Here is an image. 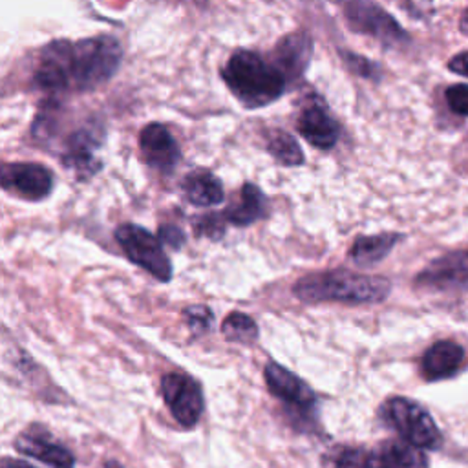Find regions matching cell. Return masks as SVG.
<instances>
[{
	"mask_svg": "<svg viewBox=\"0 0 468 468\" xmlns=\"http://www.w3.org/2000/svg\"><path fill=\"white\" fill-rule=\"evenodd\" d=\"M121 58V44L112 35L55 40L42 49L33 84L48 93L95 90L115 75Z\"/></svg>",
	"mask_w": 468,
	"mask_h": 468,
	"instance_id": "1",
	"label": "cell"
},
{
	"mask_svg": "<svg viewBox=\"0 0 468 468\" xmlns=\"http://www.w3.org/2000/svg\"><path fill=\"white\" fill-rule=\"evenodd\" d=\"M221 79L245 108L267 106L287 88V77L274 60L252 49H236L223 64Z\"/></svg>",
	"mask_w": 468,
	"mask_h": 468,
	"instance_id": "2",
	"label": "cell"
},
{
	"mask_svg": "<svg viewBox=\"0 0 468 468\" xmlns=\"http://www.w3.org/2000/svg\"><path fill=\"white\" fill-rule=\"evenodd\" d=\"M389 291V280L351 272L347 269L311 272L292 285V294L303 303H378L388 298Z\"/></svg>",
	"mask_w": 468,
	"mask_h": 468,
	"instance_id": "3",
	"label": "cell"
},
{
	"mask_svg": "<svg viewBox=\"0 0 468 468\" xmlns=\"http://www.w3.org/2000/svg\"><path fill=\"white\" fill-rule=\"evenodd\" d=\"M327 461L333 468H428L426 453L399 439L384 441L371 450L340 446Z\"/></svg>",
	"mask_w": 468,
	"mask_h": 468,
	"instance_id": "4",
	"label": "cell"
},
{
	"mask_svg": "<svg viewBox=\"0 0 468 468\" xmlns=\"http://www.w3.org/2000/svg\"><path fill=\"white\" fill-rule=\"evenodd\" d=\"M378 415L402 441L419 450H439L442 444L441 430L431 415L411 399L391 397L380 406Z\"/></svg>",
	"mask_w": 468,
	"mask_h": 468,
	"instance_id": "5",
	"label": "cell"
},
{
	"mask_svg": "<svg viewBox=\"0 0 468 468\" xmlns=\"http://www.w3.org/2000/svg\"><path fill=\"white\" fill-rule=\"evenodd\" d=\"M115 239L126 258L137 267L144 269L155 280L168 282L172 278L174 269L157 234H152L135 223H122L115 229Z\"/></svg>",
	"mask_w": 468,
	"mask_h": 468,
	"instance_id": "6",
	"label": "cell"
},
{
	"mask_svg": "<svg viewBox=\"0 0 468 468\" xmlns=\"http://www.w3.org/2000/svg\"><path fill=\"white\" fill-rule=\"evenodd\" d=\"M263 375L269 391L283 404L294 424L302 422L309 426L314 422L318 399L309 384L276 362H269Z\"/></svg>",
	"mask_w": 468,
	"mask_h": 468,
	"instance_id": "7",
	"label": "cell"
},
{
	"mask_svg": "<svg viewBox=\"0 0 468 468\" xmlns=\"http://www.w3.org/2000/svg\"><path fill=\"white\" fill-rule=\"evenodd\" d=\"M161 393L172 417L183 428H194L201 419L205 399L201 384L181 371H170L161 378Z\"/></svg>",
	"mask_w": 468,
	"mask_h": 468,
	"instance_id": "8",
	"label": "cell"
},
{
	"mask_svg": "<svg viewBox=\"0 0 468 468\" xmlns=\"http://www.w3.org/2000/svg\"><path fill=\"white\" fill-rule=\"evenodd\" d=\"M344 18L355 33L369 35L384 42L386 46H395L410 40L400 24L378 4L347 2L344 4Z\"/></svg>",
	"mask_w": 468,
	"mask_h": 468,
	"instance_id": "9",
	"label": "cell"
},
{
	"mask_svg": "<svg viewBox=\"0 0 468 468\" xmlns=\"http://www.w3.org/2000/svg\"><path fill=\"white\" fill-rule=\"evenodd\" d=\"M53 172L40 163H4L2 188L26 201H42L53 190Z\"/></svg>",
	"mask_w": 468,
	"mask_h": 468,
	"instance_id": "10",
	"label": "cell"
},
{
	"mask_svg": "<svg viewBox=\"0 0 468 468\" xmlns=\"http://www.w3.org/2000/svg\"><path fill=\"white\" fill-rule=\"evenodd\" d=\"M101 128L82 126L71 132L64 141V150L60 154L62 165L71 170L77 179L84 181L101 170V161L95 152L101 146Z\"/></svg>",
	"mask_w": 468,
	"mask_h": 468,
	"instance_id": "11",
	"label": "cell"
},
{
	"mask_svg": "<svg viewBox=\"0 0 468 468\" xmlns=\"http://www.w3.org/2000/svg\"><path fill=\"white\" fill-rule=\"evenodd\" d=\"M415 285L431 291L468 289V250L448 252L415 276Z\"/></svg>",
	"mask_w": 468,
	"mask_h": 468,
	"instance_id": "12",
	"label": "cell"
},
{
	"mask_svg": "<svg viewBox=\"0 0 468 468\" xmlns=\"http://www.w3.org/2000/svg\"><path fill=\"white\" fill-rule=\"evenodd\" d=\"M296 130L318 150H331L340 137V124L320 99L309 101L302 106L296 119Z\"/></svg>",
	"mask_w": 468,
	"mask_h": 468,
	"instance_id": "13",
	"label": "cell"
},
{
	"mask_svg": "<svg viewBox=\"0 0 468 468\" xmlns=\"http://www.w3.org/2000/svg\"><path fill=\"white\" fill-rule=\"evenodd\" d=\"M139 150L144 163L163 174H170L181 159L177 141L161 122H150L141 130Z\"/></svg>",
	"mask_w": 468,
	"mask_h": 468,
	"instance_id": "14",
	"label": "cell"
},
{
	"mask_svg": "<svg viewBox=\"0 0 468 468\" xmlns=\"http://www.w3.org/2000/svg\"><path fill=\"white\" fill-rule=\"evenodd\" d=\"M15 448L20 453L38 459L51 468H75V459L69 450L64 448L60 442L53 441L49 431L40 426H31L24 430L15 439Z\"/></svg>",
	"mask_w": 468,
	"mask_h": 468,
	"instance_id": "15",
	"label": "cell"
},
{
	"mask_svg": "<svg viewBox=\"0 0 468 468\" xmlns=\"http://www.w3.org/2000/svg\"><path fill=\"white\" fill-rule=\"evenodd\" d=\"M313 55V38L307 31H294L280 38L272 49V60L289 79L300 77L309 66Z\"/></svg>",
	"mask_w": 468,
	"mask_h": 468,
	"instance_id": "16",
	"label": "cell"
},
{
	"mask_svg": "<svg viewBox=\"0 0 468 468\" xmlns=\"http://www.w3.org/2000/svg\"><path fill=\"white\" fill-rule=\"evenodd\" d=\"M464 362V349L453 340H439L426 349L420 360V373L426 380L453 377Z\"/></svg>",
	"mask_w": 468,
	"mask_h": 468,
	"instance_id": "17",
	"label": "cell"
},
{
	"mask_svg": "<svg viewBox=\"0 0 468 468\" xmlns=\"http://www.w3.org/2000/svg\"><path fill=\"white\" fill-rule=\"evenodd\" d=\"M221 214L229 225H252L267 214V197L254 183H245L238 194V199L232 201Z\"/></svg>",
	"mask_w": 468,
	"mask_h": 468,
	"instance_id": "18",
	"label": "cell"
},
{
	"mask_svg": "<svg viewBox=\"0 0 468 468\" xmlns=\"http://www.w3.org/2000/svg\"><path fill=\"white\" fill-rule=\"evenodd\" d=\"M181 190L196 207H214L223 203L225 192L221 181L208 168H194L181 181Z\"/></svg>",
	"mask_w": 468,
	"mask_h": 468,
	"instance_id": "19",
	"label": "cell"
},
{
	"mask_svg": "<svg viewBox=\"0 0 468 468\" xmlns=\"http://www.w3.org/2000/svg\"><path fill=\"white\" fill-rule=\"evenodd\" d=\"M400 239H402V234L399 232L358 236L349 249V258L360 267L375 265L382 261Z\"/></svg>",
	"mask_w": 468,
	"mask_h": 468,
	"instance_id": "20",
	"label": "cell"
},
{
	"mask_svg": "<svg viewBox=\"0 0 468 468\" xmlns=\"http://www.w3.org/2000/svg\"><path fill=\"white\" fill-rule=\"evenodd\" d=\"M265 148L283 166H298L303 163V152L298 141L283 130H274L269 135Z\"/></svg>",
	"mask_w": 468,
	"mask_h": 468,
	"instance_id": "21",
	"label": "cell"
},
{
	"mask_svg": "<svg viewBox=\"0 0 468 468\" xmlns=\"http://www.w3.org/2000/svg\"><path fill=\"white\" fill-rule=\"evenodd\" d=\"M221 333L229 342L250 344L258 338V325L252 320V316L239 311H232L223 318Z\"/></svg>",
	"mask_w": 468,
	"mask_h": 468,
	"instance_id": "22",
	"label": "cell"
},
{
	"mask_svg": "<svg viewBox=\"0 0 468 468\" xmlns=\"http://www.w3.org/2000/svg\"><path fill=\"white\" fill-rule=\"evenodd\" d=\"M183 318L194 336L207 333L214 322V313L207 305H192L183 311Z\"/></svg>",
	"mask_w": 468,
	"mask_h": 468,
	"instance_id": "23",
	"label": "cell"
},
{
	"mask_svg": "<svg viewBox=\"0 0 468 468\" xmlns=\"http://www.w3.org/2000/svg\"><path fill=\"white\" fill-rule=\"evenodd\" d=\"M229 223L225 221L223 214L219 212H210L205 216H197L194 221V230L197 236H205L210 239H219L225 234V227Z\"/></svg>",
	"mask_w": 468,
	"mask_h": 468,
	"instance_id": "24",
	"label": "cell"
},
{
	"mask_svg": "<svg viewBox=\"0 0 468 468\" xmlns=\"http://www.w3.org/2000/svg\"><path fill=\"white\" fill-rule=\"evenodd\" d=\"M342 57H344V62L347 64V68L353 69L356 75L366 77V79H378L380 69L369 58L355 55V53H349V51H342Z\"/></svg>",
	"mask_w": 468,
	"mask_h": 468,
	"instance_id": "25",
	"label": "cell"
},
{
	"mask_svg": "<svg viewBox=\"0 0 468 468\" xmlns=\"http://www.w3.org/2000/svg\"><path fill=\"white\" fill-rule=\"evenodd\" d=\"M450 110L457 115H468V84H452L444 91Z\"/></svg>",
	"mask_w": 468,
	"mask_h": 468,
	"instance_id": "26",
	"label": "cell"
},
{
	"mask_svg": "<svg viewBox=\"0 0 468 468\" xmlns=\"http://www.w3.org/2000/svg\"><path fill=\"white\" fill-rule=\"evenodd\" d=\"M157 238L161 239L163 245H168V247H172V249H181V247L185 245V241H186L185 232H183L179 227L170 225V223L159 227Z\"/></svg>",
	"mask_w": 468,
	"mask_h": 468,
	"instance_id": "27",
	"label": "cell"
},
{
	"mask_svg": "<svg viewBox=\"0 0 468 468\" xmlns=\"http://www.w3.org/2000/svg\"><path fill=\"white\" fill-rule=\"evenodd\" d=\"M448 68L453 71V73H459L463 77H468V51H463V53H457L452 57V60L448 62Z\"/></svg>",
	"mask_w": 468,
	"mask_h": 468,
	"instance_id": "28",
	"label": "cell"
},
{
	"mask_svg": "<svg viewBox=\"0 0 468 468\" xmlns=\"http://www.w3.org/2000/svg\"><path fill=\"white\" fill-rule=\"evenodd\" d=\"M2 468H35V466H31V464L26 463V461H16V459L5 457V459L2 461Z\"/></svg>",
	"mask_w": 468,
	"mask_h": 468,
	"instance_id": "29",
	"label": "cell"
},
{
	"mask_svg": "<svg viewBox=\"0 0 468 468\" xmlns=\"http://www.w3.org/2000/svg\"><path fill=\"white\" fill-rule=\"evenodd\" d=\"M459 29H461V33H464V35L468 37V9H464V11H463V15H461Z\"/></svg>",
	"mask_w": 468,
	"mask_h": 468,
	"instance_id": "30",
	"label": "cell"
},
{
	"mask_svg": "<svg viewBox=\"0 0 468 468\" xmlns=\"http://www.w3.org/2000/svg\"><path fill=\"white\" fill-rule=\"evenodd\" d=\"M104 468H122V464L119 461H106Z\"/></svg>",
	"mask_w": 468,
	"mask_h": 468,
	"instance_id": "31",
	"label": "cell"
}]
</instances>
